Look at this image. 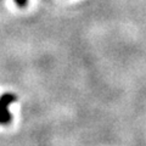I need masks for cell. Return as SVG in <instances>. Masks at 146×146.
Wrapping results in <instances>:
<instances>
[{"instance_id": "6da1fadb", "label": "cell", "mask_w": 146, "mask_h": 146, "mask_svg": "<svg viewBox=\"0 0 146 146\" xmlns=\"http://www.w3.org/2000/svg\"><path fill=\"white\" fill-rule=\"evenodd\" d=\"M16 101V96L13 94H4L0 96V124H7L11 122V113L9 111V106Z\"/></svg>"}, {"instance_id": "7a4b0ae2", "label": "cell", "mask_w": 146, "mask_h": 146, "mask_svg": "<svg viewBox=\"0 0 146 146\" xmlns=\"http://www.w3.org/2000/svg\"><path fill=\"white\" fill-rule=\"evenodd\" d=\"M15 3L17 4L18 6H21V7H23L27 5V3H28V0H15Z\"/></svg>"}]
</instances>
